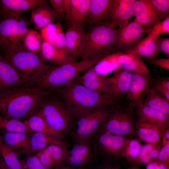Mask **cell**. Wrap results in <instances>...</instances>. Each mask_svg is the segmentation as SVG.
<instances>
[{
    "label": "cell",
    "mask_w": 169,
    "mask_h": 169,
    "mask_svg": "<svg viewBox=\"0 0 169 169\" xmlns=\"http://www.w3.org/2000/svg\"><path fill=\"white\" fill-rule=\"evenodd\" d=\"M53 92L35 86L16 87L0 92V115L24 121L37 112Z\"/></svg>",
    "instance_id": "cell-1"
},
{
    "label": "cell",
    "mask_w": 169,
    "mask_h": 169,
    "mask_svg": "<svg viewBox=\"0 0 169 169\" xmlns=\"http://www.w3.org/2000/svg\"><path fill=\"white\" fill-rule=\"evenodd\" d=\"M117 37L116 27L110 21L90 25L83 36L76 59L100 61L114 53Z\"/></svg>",
    "instance_id": "cell-2"
},
{
    "label": "cell",
    "mask_w": 169,
    "mask_h": 169,
    "mask_svg": "<svg viewBox=\"0 0 169 169\" xmlns=\"http://www.w3.org/2000/svg\"><path fill=\"white\" fill-rule=\"evenodd\" d=\"M54 92L64 102L75 120L92 109L119 102L108 95L88 89L75 78Z\"/></svg>",
    "instance_id": "cell-3"
},
{
    "label": "cell",
    "mask_w": 169,
    "mask_h": 169,
    "mask_svg": "<svg viewBox=\"0 0 169 169\" xmlns=\"http://www.w3.org/2000/svg\"><path fill=\"white\" fill-rule=\"evenodd\" d=\"M2 55L13 66L28 86L35 85L53 66L47 64L39 54L27 50L23 44Z\"/></svg>",
    "instance_id": "cell-4"
},
{
    "label": "cell",
    "mask_w": 169,
    "mask_h": 169,
    "mask_svg": "<svg viewBox=\"0 0 169 169\" xmlns=\"http://www.w3.org/2000/svg\"><path fill=\"white\" fill-rule=\"evenodd\" d=\"M37 112L63 139L71 134L75 126V120L65 103L54 92L46 99Z\"/></svg>",
    "instance_id": "cell-5"
},
{
    "label": "cell",
    "mask_w": 169,
    "mask_h": 169,
    "mask_svg": "<svg viewBox=\"0 0 169 169\" xmlns=\"http://www.w3.org/2000/svg\"><path fill=\"white\" fill-rule=\"evenodd\" d=\"M134 108L127 102L123 104L120 101L109 105L106 116L98 129L133 138L136 135Z\"/></svg>",
    "instance_id": "cell-6"
},
{
    "label": "cell",
    "mask_w": 169,
    "mask_h": 169,
    "mask_svg": "<svg viewBox=\"0 0 169 169\" xmlns=\"http://www.w3.org/2000/svg\"><path fill=\"white\" fill-rule=\"evenodd\" d=\"M100 61L81 59L59 66H53L34 86L54 92L75 79L80 73L93 67Z\"/></svg>",
    "instance_id": "cell-7"
},
{
    "label": "cell",
    "mask_w": 169,
    "mask_h": 169,
    "mask_svg": "<svg viewBox=\"0 0 169 169\" xmlns=\"http://www.w3.org/2000/svg\"><path fill=\"white\" fill-rule=\"evenodd\" d=\"M27 20L21 15L0 18V53H9L23 44V36L30 29Z\"/></svg>",
    "instance_id": "cell-8"
},
{
    "label": "cell",
    "mask_w": 169,
    "mask_h": 169,
    "mask_svg": "<svg viewBox=\"0 0 169 169\" xmlns=\"http://www.w3.org/2000/svg\"><path fill=\"white\" fill-rule=\"evenodd\" d=\"M92 139L97 155H100L105 160L116 161L121 158L122 150L129 138L98 129Z\"/></svg>",
    "instance_id": "cell-9"
},
{
    "label": "cell",
    "mask_w": 169,
    "mask_h": 169,
    "mask_svg": "<svg viewBox=\"0 0 169 169\" xmlns=\"http://www.w3.org/2000/svg\"><path fill=\"white\" fill-rule=\"evenodd\" d=\"M109 106L94 109L78 117L70 134L72 141L91 138L104 120Z\"/></svg>",
    "instance_id": "cell-10"
},
{
    "label": "cell",
    "mask_w": 169,
    "mask_h": 169,
    "mask_svg": "<svg viewBox=\"0 0 169 169\" xmlns=\"http://www.w3.org/2000/svg\"><path fill=\"white\" fill-rule=\"evenodd\" d=\"M72 142L64 165L85 169L97 161V155L92 138Z\"/></svg>",
    "instance_id": "cell-11"
},
{
    "label": "cell",
    "mask_w": 169,
    "mask_h": 169,
    "mask_svg": "<svg viewBox=\"0 0 169 169\" xmlns=\"http://www.w3.org/2000/svg\"><path fill=\"white\" fill-rule=\"evenodd\" d=\"M146 29L135 19L117 29L115 53L125 54L136 46L144 38Z\"/></svg>",
    "instance_id": "cell-12"
},
{
    "label": "cell",
    "mask_w": 169,
    "mask_h": 169,
    "mask_svg": "<svg viewBox=\"0 0 169 169\" xmlns=\"http://www.w3.org/2000/svg\"><path fill=\"white\" fill-rule=\"evenodd\" d=\"M131 75V72L119 66L113 71L112 76L106 77L104 94L120 102L128 90Z\"/></svg>",
    "instance_id": "cell-13"
},
{
    "label": "cell",
    "mask_w": 169,
    "mask_h": 169,
    "mask_svg": "<svg viewBox=\"0 0 169 169\" xmlns=\"http://www.w3.org/2000/svg\"><path fill=\"white\" fill-rule=\"evenodd\" d=\"M46 0H0V18L18 16L37 7L47 5Z\"/></svg>",
    "instance_id": "cell-14"
},
{
    "label": "cell",
    "mask_w": 169,
    "mask_h": 169,
    "mask_svg": "<svg viewBox=\"0 0 169 169\" xmlns=\"http://www.w3.org/2000/svg\"><path fill=\"white\" fill-rule=\"evenodd\" d=\"M91 0H68L65 19L68 27L84 28L87 23Z\"/></svg>",
    "instance_id": "cell-15"
},
{
    "label": "cell",
    "mask_w": 169,
    "mask_h": 169,
    "mask_svg": "<svg viewBox=\"0 0 169 169\" xmlns=\"http://www.w3.org/2000/svg\"><path fill=\"white\" fill-rule=\"evenodd\" d=\"M68 147L62 145H50L36 155L41 162L50 169L64 165L68 155Z\"/></svg>",
    "instance_id": "cell-16"
},
{
    "label": "cell",
    "mask_w": 169,
    "mask_h": 169,
    "mask_svg": "<svg viewBox=\"0 0 169 169\" xmlns=\"http://www.w3.org/2000/svg\"><path fill=\"white\" fill-rule=\"evenodd\" d=\"M133 10L135 19L146 28L153 26L163 20L149 0H135Z\"/></svg>",
    "instance_id": "cell-17"
},
{
    "label": "cell",
    "mask_w": 169,
    "mask_h": 169,
    "mask_svg": "<svg viewBox=\"0 0 169 169\" xmlns=\"http://www.w3.org/2000/svg\"><path fill=\"white\" fill-rule=\"evenodd\" d=\"M135 0H114L111 8L110 21L118 28L125 27L134 15Z\"/></svg>",
    "instance_id": "cell-18"
},
{
    "label": "cell",
    "mask_w": 169,
    "mask_h": 169,
    "mask_svg": "<svg viewBox=\"0 0 169 169\" xmlns=\"http://www.w3.org/2000/svg\"><path fill=\"white\" fill-rule=\"evenodd\" d=\"M143 100L134 108L136 119L147 122L161 128L164 132L169 128V116L160 111L143 104Z\"/></svg>",
    "instance_id": "cell-19"
},
{
    "label": "cell",
    "mask_w": 169,
    "mask_h": 169,
    "mask_svg": "<svg viewBox=\"0 0 169 169\" xmlns=\"http://www.w3.org/2000/svg\"><path fill=\"white\" fill-rule=\"evenodd\" d=\"M26 84L13 66L0 53V92Z\"/></svg>",
    "instance_id": "cell-20"
},
{
    "label": "cell",
    "mask_w": 169,
    "mask_h": 169,
    "mask_svg": "<svg viewBox=\"0 0 169 169\" xmlns=\"http://www.w3.org/2000/svg\"><path fill=\"white\" fill-rule=\"evenodd\" d=\"M151 77L150 74H141L132 73L129 86L126 93L127 103L134 107L143 100L141 97L148 85L151 84Z\"/></svg>",
    "instance_id": "cell-21"
},
{
    "label": "cell",
    "mask_w": 169,
    "mask_h": 169,
    "mask_svg": "<svg viewBox=\"0 0 169 169\" xmlns=\"http://www.w3.org/2000/svg\"><path fill=\"white\" fill-rule=\"evenodd\" d=\"M39 54L45 61L50 62L55 66L76 60V59L67 52L65 48L55 47L43 39Z\"/></svg>",
    "instance_id": "cell-22"
},
{
    "label": "cell",
    "mask_w": 169,
    "mask_h": 169,
    "mask_svg": "<svg viewBox=\"0 0 169 169\" xmlns=\"http://www.w3.org/2000/svg\"><path fill=\"white\" fill-rule=\"evenodd\" d=\"M3 142L13 150L18 156L33 154L29 135L15 133L1 129Z\"/></svg>",
    "instance_id": "cell-23"
},
{
    "label": "cell",
    "mask_w": 169,
    "mask_h": 169,
    "mask_svg": "<svg viewBox=\"0 0 169 169\" xmlns=\"http://www.w3.org/2000/svg\"><path fill=\"white\" fill-rule=\"evenodd\" d=\"M135 129L136 135L146 144H156L159 143L164 132L158 126L137 119L135 120Z\"/></svg>",
    "instance_id": "cell-24"
},
{
    "label": "cell",
    "mask_w": 169,
    "mask_h": 169,
    "mask_svg": "<svg viewBox=\"0 0 169 169\" xmlns=\"http://www.w3.org/2000/svg\"><path fill=\"white\" fill-rule=\"evenodd\" d=\"M114 0H91L87 23L110 21V14Z\"/></svg>",
    "instance_id": "cell-25"
},
{
    "label": "cell",
    "mask_w": 169,
    "mask_h": 169,
    "mask_svg": "<svg viewBox=\"0 0 169 169\" xmlns=\"http://www.w3.org/2000/svg\"><path fill=\"white\" fill-rule=\"evenodd\" d=\"M75 79L88 89L99 94H104L105 88V78L98 74L93 67L88 68Z\"/></svg>",
    "instance_id": "cell-26"
},
{
    "label": "cell",
    "mask_w": 169,
    "mask_h": 169,
    "mask_svg": "<svg viewBox=\"0 0 169 169\" xmlns=\"http://www.w3.org/2000/svg\"><path fill=\"white\" fill-rule=\"evenodd\" d=\"M159 36L149 34L136 46L125 54H130L146 59H155L160 52L157 42Z\"/></svg>",
    "instance_id": "cell-27"
},
{
    "label": "cell",
    "mask_w": 169,
    "mask_h": 169,
    "mask_svg": "<svg viewBox=\"0 0 169 169\" xmlns=\"http://www.w3.org/2000/svg\"><path fill=\"white\" fill-rule=\"evenodd\" d=\"M58 18L56 11L48 4L38 6L31 11V19L35 29H40L48 24L54 23Z\"/></svg>",
    "instance_id": "cell-28"
},
{
    "label": "cell",
    "mask_w": 169,
    "mask_h": 169,
    "mask_svg": "<svg viewBox=\"0 0 169 169\" xmlns=\"http://www.w3.org/2000/svg\"><path fill=\"white\" fill-rule=\"evenodd\" d=\"M117 59L119 67L131 73L142 74L150 73L140 57L130 54L117 53Z\"/></svg>",
    "instance_id": "cell-29"
},
{
    "label": "cell",
    "mask_w": 169,
    "mask_h": 169,
    "mask_svg": "<svg viewBox=\"0 0 169 169\" xmlns=\"http://www.w3.org/2000/svg\"><path fill=\"white\" fill-rule=\"evenodd\" d=\"M40 35L42 39L53 46L65 48V33L60 22L51 23L40 29Z\"/></svg>",
    "instance_id": "cell-30"
},
{
    "label": "cell",
    "mask_w": 169,
    "mask_h": 169,
    "mask_svg": "<svg viewBox=\"0 0 169 169\" xmlns=\"http://www.w3.org/2000/svg\"><path fill=\"white\" fill-rule=\"evenodd\" d=\"M144 93L146 97L142 103L146 105L153 108L165 115H169V100L163 95L151 86L148 85Z\"/></svg>",
    "instance_id": "cell-31"
},
{
    "label": "cell",
    "mask_w": 169,
    "mask_h": 169,
    "mask_svg": "<svg viewBox=\"0 0 169 169\" xmlns=\"http://www.w3.org/2000/svg\"><path fill=\"white\" fill-rule=\"evenodd\" d=\"M85 32L84 28L78 26L68 27L65 33V48L67 52L76 59L77 54Z\"/></svg>",
    "instance_id": "cell-32"
},
{
    "label": "cell",
    "mask_w": 169,
    "mask_h": 169,
    "mask_svg": "<svg viewBox=\"0 0 169 169\" xmlns=\"http://www.w3.org/2000/svg\"><path fill=\"white\" fill-rule=\"evenodd\" d=\"M23 121L32 132L43 133L55 138L65 140L52 129L44 118L37 112L32 115Z\"/></svg>",
    "instance_id": "cell-33"
},
{
    "label": "cell",
    "mask_w": 169,
    "mask_h": 169,
    "mask_svg": "<svg viewBox=\"0 0 169 169\" xmlns=\"http://www.w3.org/2000/svg\"><path fill=\"white\" fill-rule=\"evenodd\" d=\"M29 136L33 154H36L38 152L52 144H61L67 147L69 146L65 140H59L43 133L33 132Z\"/></svg>",
    "instance_id": "cell-34"
},
{
    "label": "cell",
    "mask_w": 169,
    "mask_h": 169,
    "mask_svg": "<svg viewBox=\"0 0 169 169\" xmlns=\"http://www.w3.org/2000/svg\"><path fill=\"white\" fill-rule=\"evenodd\" d=\"M0 156L10 169H25L17 153L3 142L0 144Z\"/></svg>",
    "instance_id": "cell-35"
},
{
    "label": "cell",
    "mask_w": 169,
    "mask_h": 169,
    "mask_svg": "<svg viewBox=\"0 0 169 169\" xmlns=\"http://www.w3.org/2000/svg\"><path fill=\"white\" fill-rule=\"evenodd\" d=\"M117 58V54L113 53L100 60L93 68L99 75L106 76L119 67Z\"/></svg>",
    "instance_id": "cell-36"
},
{
    "label": "cell",
    "mask_w": 169,
    "mask_h": 169,
    "mask_svg": "<svg viewBox=\"0 0 169 169\" xmlns=\"http://www.w3.org/2000/svg\"><path fill=\"white\" fill-rule=\"evenodd\" d=\"M43 40L37 32L29 29L23 36L22 42L27 50L39 54Z\"/></svg>",
    "instance_id": "cell-37"
},
{
    "label": "cell",
    "mask_w": 169,
    "mask_h": 169,
    "mask_svg": "<svg viewBox=\"0 0 169 169\" xmlns=\"http://www.w3.org/2000/svg\"><path fill=\"white\" fill-rule=\"evenodd\" d=\"M142 145L139 139H129L122 152L121 157L125 158L130 165L137 157Z\"/></svg>",
    "instance_id": "cell-38"
},
{
    "label": "cell",
    "mask_w": 169,
    "mask_h": 169,
    "mask_svg": "<svg viewBox=\"0 0 169 169\" xmlns=\"http://www.w3.org/2000/svg\"><path fill=\"white\" fill-rule=\"evenodd\" d=\"M0 129H3L10 132L25 133L29 135L33 132L28 128L23 121L14 119H5L0 126Z\"/></svg>",
    "instance_id": "cell-39"
},
{
    "label": "cell",
    "mask_w": 169,
    "mask_h": 169,
    "mask_svg": "<svg viewBox=\"0 0 169 169\" xmlns=\"http://www.w3.org/2000/svg\"><path fill=\"white\" fill-rule=\"evenodd\" d=\"M151 86L163 95L169 100V78L156 76L151 79Z\"/></svg>",
    "instance_id": "cell-40"
},
{
    "label": "cell",
    "mask_w": 169,
    "mask_h": 169,
    "mask_svg": "<svg viewBox=\"0 0 169 169\" xmlns=\"http://www.w3.org/2000/svg\"><path fill=\"white\" fill-rule=\"evenodd\" d=\"M148 34H152L160 36L162 34L169 33V15L158 22L153 26L146 29Z\"/></svg>",
    "instance_id": "cell-41"
},
{
    "label": "cell",
    "mask_w": 169,
    "mask_h": 169,
    "mask_svg": "<svg viewBox=\"0 0 169 169\" xmlns=\"http://www.w3.org/2000/svg\"><path fill=\"white\" fill-rule=\"evenodd\" d=\"M22 162L26 169H50L41 162L36 155L33 154L26 155Z\"/></svg>",
    "instance_id": "cell-42"
},
{
    "label": "cell",
    "mask_w": 169,
    "mask_h": 169,
    "mask_svg": "<svg viewBox=\"0 0 169 169\" xmlns=\"http://www.w3.org/2000/svg\"><path fill=\"white\" fill-rule=\"evenodd\" d=\"M156 144H146L142 145L137 157L131 165L140 166L141 164H146L151 161L149 157V154Z\"/></svg>",
    "instance_id": "cell-43"
},
{
    "label": "cell",
    "mask_w": 169,
    "mask_h": 169,
    "mask_svg": "<svg viewBox=\"0 0 169 169\" xmlns=\"http://www.w3.org/2000/svg\"><path fill=\"white\" fill-rule=\"evenodd\" d=\"M161 18L169 15V0H149Z\"/></svg>",
    "instance_id": "cell-44"
},
{
    "label": "cell",
    "mask_w": 169,
    "mask_h": 169,
    "mask_svg": "<svg viewBox=\"0 0 169 169\" xmlns=\"http://www.w3.org/2000/svg\"><path fill=\"white\" fill-rule=\"evenodd\" d=\"M49 2L53 9L57 13L59 18H65L67 8L68 0H50Z\"/></svg>",
    "instance_id": "cell-45"
},
{
    "label": "cell",
    "mask_w": 169,
    "mask_h": 169,
    "mask_svg": "<svg viewBox=\"0 0 169 169\" xmlns=\"http://www.w3.org/2000/svg\"><path fill=\"white\" fill-rule=\"evenodd\" d=\"M155 160L169 165V143L161 147Z\"/></svg>",
    "instance_id": "cell-46"
},
{
    "label": "cell",
    "mask_w": 169,
    "mask_h": 169,
    "mask_svg": "<svg viewBox=\"0 0 169 169\" xmlns=\"http://www.w3.org/2000/svg\"><path fill=\"white\" fill-rule=\"evenodd\" d=\"M157 42L160 52H163L167 58H169V38H164L159 36Z\"/></svg>",
    "instance_id": "cell-47"
},
{
    "label": "cell",
    "mask_w": 169,
    "mask_h": 169,
    "mask_svg": "<svg viewBox=\"0 0 169 169\" xmlns=\"http://www.w3.org/2000/svg\"><path fill=\"white\" fill-rule=\"evenodd\" d=\"M148 62L152 64L156 65L169 70V58L147 59Z\"/></svg>",
    "instance_id": "cell-48"
},
{
    "label": "cell",
    "mask_w": 169,
    "mask_h": 169,
    "mask_svg": "<svg viewBox=\"0 0 169 169\" xmlns=\"http://www.w3.org/2000/svg\"><path fill=\"white\" fill-rule=\"evenodd\" d=\"M146 169H169V165L156 160L145 164Z\"/></svg>",
    "instance_id": "cell-49"
},
{
    "label": "cell",
    "mask_w": 169,
    "mask_h": 169,
    "mask_svg": "<svg viewBox=\"0 0 169 169\" xmlns=\"http://www.w3.org/2000/svg\"><path fill=\"white\" fill-rule=\"evenodd\" d=\"M162 146L161 141L157 144L156 146L151 150L149 154V156L151 161L155 160L156 158L159 151Z\"/></svg>",
    "instance_id": "cell-50"
},
{
    "label": "cell",
    "mask_w": 169,
    "mask_h": 169,
    "mask_svg": "<svg viewBox=\"0 0 169 169\" xmlns=\"http://www.w3.org/2000/svg\"><path fill=\"white\" fill-rule=\"evenodd\" d=\"M162 146L169 143V128L164 132V134L161 140Z\"/></svg>",
    "instance_id": "cell-51"
},
{
    "label": "cell",
    "mask_w": 169,
    "mask_h": 169,
    "mask_svg": "<svg viewBox=\"0 0 169 169\" xmlns=\"http://www.w3.org/2000/svg\"><path fill=\"white\" fill-rule=\"evenodd\" d=\"M54 169H82L68 165H64L57 167Z\"/></svg>",
    "instance_id": "cell-52"
},
{
    "label": "cell",
    "mask_w": 169,
    "mask_h": 169,
    "mask_svg": "<svg viewBox=\"0 0 169 169\" xmlns=\"http://www.w3.org/2000/svg\"><path fill=\"white\" fill-rule=\"evenodd\" d=\"M0 169H10L5 164L0 156Z\"/></svg>",
    "instance_id": "cell-53"
},
{
    "label": "cell",
    "mask_w": 169,
    "mask_h": 169,
    "mask_svg": "<svg viewBox=\"0 0 169 169\" xmlns=\"http://www.w3.org/2000/svg\"><path fill=\"white\" fill-rule=\"evenodd\" d=\"M126 169H141L140 166L136 165H130Z\"/></svg>",
    "instance_id": "cell-54"
},
{
    "label": "cell",
    "mask_w": 169,
    "mask_h": 169,
    "mask_svg": "<svg viewBox=\"0 0 169 169\" xmlns=\"http://www.w3.org/2000/svg\"><path fill=\"white\" fill-rule=\"evenodd\" d=\"M5 119L2 116L0 115V127L3 124V122L4 120Z\"/></svg>",
    "instance_id": "cell-55"
},
{
    "label": "cell",
    "mask_w": 169,
    "mask_h": 169,
    "mask_svg": "<svg viewBox=\"0 0 169 169\" xmlns=\"http://www.w3.org/2000/svg\"><path fill=\"white\" fill-rule=\"evenodd\" d=\"M3 142V136L0 133V144Z\"/></svg>",
    "instance_id": "cell-56"
},
{
    "label": "cell",
    "mask_w": 169,
    "mask_h": 169,
    "mask_svg": "<svg viewBox=\"0 0 169 169\" xmlns=\"http://www.w3.org/2000/svg\"></svg>",
    "instance_id": "cell-57"
}]
</instances>
